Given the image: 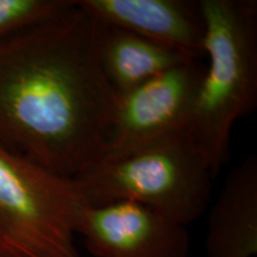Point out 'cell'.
Returning <instances> with one entry per match:
<instances>
[{
	"mask_svg": "<svg viewBox=\"0 0 257 257\" xmlns=\"http://www.w3.org/2000/svg\"><path fill=\"white\" fill-rule=\"evenodd\" d=\"M102 24L74 4L0 43V143L74 179L104 155L117 93L100 60Z\"/></svg>",
	"mask_w": 257,
	"mask_h": 257,
	"instance_id": "6da1fadb",
	"label": "cell"
},
{
	"mask_svg": "<svg viewBox=\"0 0 257 257\" xmlns=\"http://www.w3.org/2000/svg\"><path fill=\"white\" fill-rule=\"evenodd\" d=\"M86 205L73 179L0 143V257H80L75 225Z\"/></svg>",
	"mask_w": 257,
	"mask_h": 257,
	"instance_id": "277c9868",
	"label": "cell"
},
{
	"mask_svg": "<svg viewBox=\"0 0 257 257\" xmlns=\"http://www.w3.org/2000/svg\"><path fill=\"white\" fill-rule=\"evenodd\" d=\"M207 64L186 130L214 176L227 161L234 124L257 102V2L200 0Z\"/></svg>",
	"mask_w": 257,
	"mask_h": 257,
	"instance_id": "7a4b0ae2",
	"label": "cell"
},
{
	"mask_svg": "<svg viewBox=\"0 0 257 257\" xmlns=\"http://www.w3.org/2000/svg\"><path fill=\"white\" fill-rule=\"evenodd\" d=\"M192 59L197 57L140 35L102 25L101 66L115 93L137 87Z\"/></svg>",
	"mask_w": 257,
	"mask_h": 257,
	"instance_id": "9c48e42d",
	"label": "cell"
},
{
	"mask_svg": "<svg viewBox=\"0 0 257 257\" xmlns=\"http://www.w3.org/2000/svg\"><path fill=\"white\" fill-rule=\"evenodd\" d=\"M214 178L185 127L125 156L96 161L73 180L89 206L133 201L186 226L206 210Z\"/></svg>",
	"mask_w": 257,
	"mask_h": 257,
	"instance_id": "3957f363",
	"label": "cell"
},
{
	"mask_svg": "<svg viewBox=\"0 0 257 257\" xmlns=\"http://www.w3.org/2000/svg\"><path fill=\"white\" fill-rule=\"evenodd\" d=\"M207 257L257 253V159L249 156L227 176L208 214Z\"/></svg>",
	"mask_w": 257,
	"mask_h": 257,
	"instance_id": "ba28073f",
	"label": "cell"
},
{
	"mask_svg": "<svg viewBox=\"0 0 257 257\" xmlns=\"http://www.w3.org/2000/svg\"><path fill=\"white\" fill-rule=\"evenodd\" d=\"M76 234L95 257H188L185 225L133 201H117L80 211Z\"/></svg>",
	"mask_w": 257,
	"mask_h": 257,
	"instance_id": "8992f818",
	"label": "cell"
},
{
	"mask_svg": "<svg viewBox=\"0 0 257 257\" xmlns=\"http://www.w3.org/2000/svg\"><path fill=\"white\" fill-rule=\"evenodd\" d=\"M74 0H0V43L66 11Z\"/></svg>",
	"mask_w": 257,
	"mask_h": 257,
	"instance_id": "30bf717a",
	"label": "cell"
},
{
	"mask_svg": "<svg viewBox=\"0 0 257 257\" xmlns=\"http://www.w3.org/2000/svg\"><path fill=\"white\" fill-rule=\"evenodd\" d=\"M205 66L192 59L117 93L100 160L125 156L187 126Z\"/></svg>",
	"mask_w": 257,
	"mask_h": 257,
	"instance_id": "5b68a950",
	"label": "cell"
},
{
	"mask_svg": "<svg viewBox=\"0 0 257 257\" xmlns=\"http://www.w3.org/2000/svg\"><path fill=\"white\" fill-rule=\"evenodd\" d=\"M99 23L204 56V23L198 2L76 0Z\"/></svg>",
	"mask_w": 257,
	"mask_h": 257,
	"instance_id": "52a82bcc",
	"label": "cell"
}]
</instances>
